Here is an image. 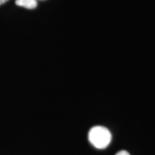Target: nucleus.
Listing matches in <instances>:
<instances>
[{
  "label": "nucleus",
  "mask_w": 155,
  "mask_h": 155,
  "mask_svg": "<svg viewBox=\"0 0 155 155\" xmlns=\"http://www.w3.org/2000/svg\"><path fill=\"white\" fill-rule=\"evenodd\" d=\"M88 140L97 149H105L111 141V134L107 128L96 126L88 133Z\"/></svg>",
  "instance_id": "obj_1"
},
{
  "label": "nucleus",
  "mask_w": 155,
  "mask_h": 155,
  "mask_svg": "<svg viewBox=\"0 0 155 155\" xmlns=\"http://www.w3.org/2000/svg\"><path fill=\"white\" fill-rule=\"evenodd\" d=\"M15 4L19 7L32 9L37 7L38 2H37V0H15Z\"/></svg>",
  "instance_id": "obj_2"
},
{
  "label": "nucleus",
  "mask_w": 155,
  "mask_h": 155,
  "mask_svg": "<svg viewBox=\"0 0 155 155\" xmlns=\"http://www.w3.org/2000/svg\"><path fill=\"white\" fill-rule=\"evenodd\" d=\"M115 155H130V154H129V153L128 152H127V151L121 150V151H120V152H119L118 153H116Z\"/></svg>",
  "instance_id": "obj_3"
},
{
  "label": "nucleus",
  "mask_w": 155,
  "mask_h": 155,
  "mask_svg": "<svg viewBox=\"0 0 155 155\" xmlns=\"http://www.w3.org/2000/svg\"><path fill=\"white\" fill-rule=\"evenodd\" d=\"M7 1H8V0H0V5H3L4 3H5L6 2H7Z\"/></svg>",
  "instance_id": "obj_4"
}]
</instances>
